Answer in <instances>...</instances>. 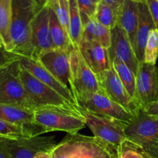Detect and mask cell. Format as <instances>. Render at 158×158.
<instances>
[{
	"instance_id": "obj_1",
	"label": "cell",
	"mask_w": 158,
	"mask_h": 158,
	"mask_svg": "<svg viewBox=\"0 0 158 158\" xmlns=\"http://www.w3.org/2000/svg\"><path fill=\"white\" fill-rule=\"evenodd\" d=\"M45 2L40 0H12L10 38L11 53L33 58L31 30L34 18Z\"/></svg>"
},
{
	"instance_id": "obj_2",
	"label": "cell",
	"mask_w": 158,
	"mask_h": 158,
	"mask_svg": "<svg viewBox=\"0 0 158 158\" xmlns=\"http://www.w3.org/2000/svg\"><path fill=\"white\" fill-rule=\"evenodd\" d=\"M120 148L96 137L67 135L56 145L52 158H119Z\"/></svg>"
},
{
	"instance_id": "obj_3",
	"label": "cell",
	"mask_w": 158,
	"mask_h": 158,
	"mask_svg": "<svg viewBox=\"0 0 158 158\" xmlns=\"http://www.w3.org/2000/svg\"><path fill=\"white\" fill-rule=\"evenodd\" d=\"M35 123L47 131L77 134L85 127L86 121L79 108L47 106L33 110Z\"/></svg>"
},
{
	"instance_id": "obj_4",
	"label": "cell",
	"mask_w": 158,
	"mask_h": 158,
	"mask_svg": "<svg viewBox=\"0 0 158 158\" xmlns=\"http://www.w3.org/2000/svg\"><path fill=\"white\" fill-rule=\"evenodd\" d=\"M127 139L140 146L151 158H158V117L148 115L142 107L125 128Z\"/></svg>"
},
{
	"instance_id": "obj_5",
	"label": "cell",
	"mask_w": 158,
	"mask_h": 158,
	"mask_svg": "<svg viewBox=\"0 0 158 158\" xmlns=\"http://www.w3.org/2000/svg\"><path fill=\"white\" fill-rule=\"evenodd\" d=\"M20 70L19 56H15L0 66V104L32 110L22 82Z\"/></svg>"
},
{
	"instance_id": "obj_6",
	"label": "cell",
	"mask_w": 158,
	"mask_h": 158,
	"mask_svg": "<svg viewBox=\"0 0 158 158\" xmlns=\"http://www.w3.org/2000/svg\"><path fill=\"white\" fill-rule=\"evenodd\" d=\"M20 76L32 110L35 108L47 106L79 108L77 105L70 103L56 91L42 83L23 66H21Z\"/></svg>"
},
{
	"instance_id": "obj_7",
	"label": "cell",
	"mask_w": 158,
	"mask_h": 158,
	"mask_svg": "<svg viewBox=\"0 0 158 158\" xmlns=\"http://www.w3.org/2000/svg\"><path fill=\"white\" fill-rule=\"evenodd\" d=\"M79 110L84 117L86 125L92 131L94 137L119 148L125 140H127L125 134L127 123L91 112L80 106Z\"/></svg>"
},
{
	"instance_id": "obj_8",
	"label": "cell",
	"mask_w": 158,
	"mask_h": 158,
	"mask_svg": "<svg viewBox=\"0 0 158 158\" xmlns=\"http://www.w3.org/2000/svg\"><path fill=\"white\" fill-rule=\"evenodd\" d=\"M72 92L77 97L94 94L100 89L97 76L86 64L80 48L73 47L69 52ZM77 102V100H76Z\"/></svg>"
},
{
	"instance_id": "obj_9",
	"label": "cell",
	"mask_w": 158,
	"mask_h": 158,
	"mask_svg": "<svg viewBox=\"0 0 158 158\" xmlns=\"http://www.w3.org/2000/svg\"><path fill=\"white\" fill-rule=\"evenodd\" d=\"M76 100L80 107L91 112L112 117L127 123H131L134 120V114L133 113L110 100L101 88L94 94L77 97Z\"/></svg>"
},
{
	"instance_id": "obj_10",
	"label": "cell",
	"mask_w": 158,
	"mask_h": 158,
	"mask_svg": "<svg viewBox=\"0 0 158 158\" xmlns=\"http://www.w3.org/2000/svg\"><path fill=\"white\" fill-rule=\"evenodd\" d=\"M56 144L54 136H35L0 141V146L11 158H33L40 152L52 151Z\"/></svg>"
},
{
	"instance_id": "obj_11",
	"label": "cell",
	"mask_w": 158,
	"mask_h": 158,
	"mask_svg": "<svg viewBox=\"0 0 158 158\" xmlns=\"http://www.w3.org/2000/svg\"><path fill=\"white\" fill-rule=\"evenodd\" d=\"M135 100L141 107L158 101V67L145 62L139 63L136 73Z\"/></svg>"
},
{
	"instance_id": "obj_12",
	"label": "cell",
	"mask_w": 158,
	"mask_h": 158,
	"mask_svg": "<svg viewBox=\"0 0 158 158\" xmlns=\"http://www.w3.org/2000/svg\"><path fill=\"white\" fill-rule=\"evenodd\" d=\"M97 78L102 90L113 101L134 114L141 107L127 92L113 66L108 70L97 75Z\"/></svg>"
},
{
	"instance_id": "obj_13",
	"label": "cell",
	"mask_w": 158,
	"mask_h": 158,
	"mask_svg": "<svg viewBox=\"0 0 158 158\" xmlns=\"http://www.w3.org/2000/svg\"><path fill=\"white\" fill-rule=\"evenodd\" d=\"M50 8L44 3L34 18L31 30V43L33 58L37 59L45 52L54 49L49 29Z\"/></svg>"
},
{
	"instance_id": "obj_14",
	"label": "cell",
	"mask_w": 158,
	"mask_h": 158,
	"mask_svg": "<svg viewBox=\"0 0 158 158\" xmlns=\"http://www.w3.org/2000/svg\"><path fill=\"white\" fill-rule=\"evenodd\" d=\"M69 52L70 50L54 49L42 54L37 60L59 81L72 91Z\"/></svg>"
},
{
	"instance_id": "obj_15",
	"label": "cell",
	"mask_w": 158,
	"mask_h": 158,
	"mask_svg": "<svg viewBox=\"0 0 158 158\" xmlns=\"http://www.w3.org/2000/svg\"><path fill=\"white\" fill-rule=\"evenodd\" d=\"M110 59H119L125 63L134 74L137 73L140 62L137 59L131 41L124 31L117 24L111 29V45L108 49Z\"/></svg>"
},
{
	"instance_id": "obj_16",
	"label": "cell",
	"mask_w": 158,
	"mask_h": 158,
	"mask_svg": "<svg viewBox=\"0 0 158 158\" xmlns=\"http://www.w3.org/2000/svg\"><path fill=\"white\" fill-rule=\"evenodd\" d=\"M20 64L28 72L30 73L32 76L38 79L39 80L46 84L49 87L52 88L58 94L63 96L65 99L69 100L70 103L77 105L75 97L72 91L59 81L40 61L35 59L29 58V57H20ZM78 106V105H77Z\"/></svg>"
},
{
	"instance_id": "obj_17",
	"label": "cell",
	"mask_w": 158,
	"mask_h": 158,
	"mask_svg": "<svg viewBox=\"0 0 158 158\" xmlns=\"http://www.w3.org/2000/svg\"><path fill=\"white\" fill-rule=\"evenodd\" d=\"M80 51L86 64L97 76L112 67L108 49L100 43L81 41Z\"/></svg>"
},
{
	"instance_id": "obj_18",
	"label": "cell",
	"mask_w": 158,
	"mask_h": 158,
	"mask_svg": "<svg viewBox=\"0 0 158 158\" xmlns=\"http://www.w3.org/2000/svg\"><path fill=\"white\" fill-rule=\"evenodd\" d=\"M139 20L134 49L140 63L144 62V52L150 32L156 29L147 2H139Z\"/></svg>"
},
{
	"instance_id": "obj_19",
	"label": "cell",
	"mask_w": 158,
	"mask_h": 158,
	"mask_svg": "<svg viewBox=\"0 0 158 158\" xmlns=\"http://www.w3.org/2000/svg\"><path fill=\"white\" fill-rule=\"evenodd\" d=\"M139 2L134 0H125L119 9L117 25L123 29L132 44L135 43L139 20Z\"/></svg>"
},
{
	"instance_id": "obj_20",
	"label": "cell",
	"mask_w": 158,
	"mask_h": 158,
	"mask_svg": "<svg viewBox=\"0 0 158 158\" xmlns=\"http://www.w3.org/2000/svg\"><path fill=\"white\" fill-rule=\"evenodd\" d=\"M0 120L29 127L43 130L46 133H48L44 127L35 123L33 110L27 108L0 104Z\"/></svg>"
},
{
	"instance_id": "obj_21",
	"label": "cell",
	"mask_w": 158,
	"mask_h": 158,
	"mask_svg": "<svg viewBox=\"0 0 158 158\" xmlns=\"http://www.w3.org/2000/svg\"><path fill=\"white\" fill-rule=\"evenodd\" d=\"M81 41L96 42L108 49L111 45V30L93 17L83 26Z\"/></svg>"
},
{
	"instance_id": "obj_22",
	"label": "cell",
	"mask_w": 158,
	"mask_h": 158,
	"mask_svg": "<svg viewBox=\"0 0 158 158\" xmlns=\"http://www.w3.org/2000/svg\"><path fill=\"white\" fill-rule=\"evenodd\" d=\"M12 6V0H0V44L9 53H11L12 50L10 38Z\"/></svg>"
},
{
	"instance_id": "obj_23",
	"label": "cell",
	"mask_w": 158,
	"mask_h": 158,
	"mask_svg": "<svg viewBox=\"0 0 158 158\" xmlns=\"http://www.w3.org/2000/svg\"><path fill=\"white\" fill-rule=\"evenodd\" d=\"M43 130L35 129L0 120V141L7 139L32 137L45 134Z\"/></svg>"
},
{
	"instance_id": "obj_24",
	"label": "cell",
	"mask_w": 158,
	"mask_h": 158,
	"mask_svg": "<svg viewBox=\"0 0 158 158\" xmlns=\"http://www.w3.org/2000/svg\"><path fill=\"white\" fill-rule=\"evenodd\" d=\"M69 38L73 47L80 48L82 40L83 26L82 23L80 9L77 0H69Z\"/></svg>"
},
{
	"instance_id": "obj_25",
	"label": "cell",
	"mask_w": 158,
	"mask_h": 158,
	"mask_svg": "<svg viewBox=\"0 0 158 158\" xmlns=\"http://www.w3.org/2000/svg\"><path fill=\"white\" fill-rule=\"evenodd\" d=\"M49 29L54 49L70 50L72 45L69 35L62 26L54 11L51 9L49 15Z\"/></svg>"
},
{
	"instance_id": "obj_26",
	"label": "cell",
	"mask_w": 158,
	"mask_h": 158,
	"mask_svg": "<svg viewBox=\"0 0 158 158\" xmlns=\"http://www.w3.org/2000/svg\"><path fill=\"white\" fill-rule=\"evenodd\" d=\"M111 63L124 87L130 95L135 100L136 75L123 62L119 59H114Z\"/></svg>"
},
{
	"instance_id": "obj_27",
	"label": "cell",
	"mask_w": 158,
	"mask_h": 158,
	"mask_svg": "<svg viewBox=\"0 0 158 158\" xmlns=\"http://www.w3.org/2000/svg\"><path fill=\"white\" fill-rule=\"evenodd\" d=\"M119 9L112 7L102 2H99L96 7L94 18L100 24L111 30L117 24Z\"/></svg>"
},
{
	"instance_id": "obj_28",
	"label": "cell",
	"mask_w": 158,
	"mask_h": 158,
	"mask_svg": "<svg viewBox=\"0 0 158 158\" xmlns=\"http://www.w3.org/2000/svg\"><path fill=\"white\" fill-rule=\"evenodd\" d=\"M45 3L56 15L59 21L69 35V0H45Z\"/></svg>"
},
{
	"instance_id": "obj_29",
	"label": "cell",
	"mask_w": 158,
	"mask_h": 158,
	"mask_svg": "<svg viewBox=\"0 0 158 158\" xmlns=\"http://www.w3.org/2000/svg\"><path fill=\"white\" fill-rule=\"evenodd\" d=\"M158 59V31L153 29L150 32L144 52V62L156 65Z\"/></svg>"
},
{
	"instance_id": "obj_30",
	"label": "cell",
	"mask_w": 158,
	"mask_h": 158,
	"mask_svg": "<svg viewBox=\"0 0 158 158\" xmlns=\"http://www.w3.org/2000/svg\"><path fill=\"white\" fill-rule=\"evenodd\" d=\"M119 158H151L136 143L126 140L121 146L119 151Z\"/></svg>"
},
{
	"instance_id": "obj_31",
	"label": "cell",
	"mask_w": 158,
	"mask_h": 158,
	"mask_svg": "<svg viewBox=\"0 0 158 158\" xmlns=\"http://www.w3.org/2000/svg\"><path fill=\"white\" fill-rule=\"evenodd\" d=\"M80 15H81L82 23L84 26L89 19L94 16L97 5L93 0H77Z\"/></svg>"
},
{
	"instance_id": "obj_32",
	"label": "cell",
	"mask_w": 158,
	"mask_h": 158,
	"mask_svg": "<svg viewBox=\"0 0 158 158\" xmlns=\"http://www.w3.org/2000/svg\"><path fill=\"white\" fill-rule=\"evenodd\" d=\"M146 2L154 19L156 29L158 31V2L157 0H146Z\"/></svg>"
},
{
	"instance_id": "obj_33",
	"label": "cell",
	"mask_w": 158,
	"mask_h": 158,
	"mask_svg": "<svg viewBox=\"0 0 158 158\" xmlns=\"http://www.w3.org/2000/svg\"><path fill=\"white\" fill-rule=\"evenodd\" d=\"M146 114L148 115L154 116V117H158V101L153 102V103H149L147 106L142 107Z\"/></svg>"
},
{
	"instance_id": "obj_34",
	"label": "cell",
	"mask_w": 158,
	"mask_h": 158,
	"mask_svg": "<svg viewBox=\"0 0 158 158\" xmlns=\"http://www.w3.org/2000/svg\"><path fill=\"white\" fill-rule=\"evenodd\" d=\"M15 56H16L9 53V52H6V50H4L2 46L0 44V66H3V65H5L6 63H7L8 62H9L11 60L15 58Z\"/></svg>"
},
{
	"instance_id": "obj_35",
	"label": "cell",
	"mask_w": 158,
	"mask_h": 158,
	"mask_svg": "<svg viewBox=\"0 0 158 158\" xmlns=\"http://www.w3.org/2000/svg\"><path fill=\"white\" fill-rule=\"evenodd\" d=\"M125 0H100V2H102L103 3L109 5V6H112V7L117 8L119 9L120 6H122Z\"/></svg>"
},
{
	"instance_id": "obj_36",
	"label": "cell",
	"mask_w": 158,
	"mask_h": 158,
	"mask_svg": "<svg viewBox=\"0 0 158 158\" xmlns=\"http://www.w3.org/2000/svg\"><path fill=\"white\" fill-rule=\"evenodd\" d=\"M33 158H52V154H51V151L40 152L37 154Z\"/></svg>"
},
{
	"instance_id": "obj_37",
	"label": "cell",
	"mask_w": 158,
	"mask_h": 158,
	"mask_svg": "<svg viewBox=\"0 0 158 158\" xmlns=\"http://www.w3.org/2000/svg\"><path fill=\"white\" fill-rule=\"evenodd\" d=\"M0 158H11L7 152L0 146Z\"/></svg>"
},
{
	"instance_id": "obj_38",
	"label": "cell",
	"mask_w": 158,
	"mask_h": 158,
	"mask_svg": "<svg viewBox=\"0 0 158 158\" xmlns=\"http://www.w3.org/2000/svg\"><path fill=\"white\" fill-rule=\"evenodd\" d=\"M134 1L137 2H146V0H134Z\"/></svg>"
},
{
	"instance_id": "obj_39",
	"label": "cell",
	"mask_w": 158,
	"mask_h": 158,
	"mask_svg": "<svg viewBox=\"0 0 158 158\" xmlns=\"http://www.w3.org/2000/svg\"><path fill=\"white\" fill-rule=\"evenodd\" d=\"M93 1L94 2V3H95L96 5H97V3H98L99 2H100V0H93Z\"/></svg>"
},
{
	"instance_id": "obj_40",
	"label": "cell",
	"mask_w": 158,
	"mask_h": 158,
	"mask_svg": "<svg viewBox=\"0 0 158 158\" xmlns=\"http://www.w3.org/2000/svg\"><path fill=\"white\" fill-rule=\"evenodd\" d=\"M40 1H41L42 2H45V0H40Z\"/></svg>"
},
{
	"instance_id": "obj_41",
	"label": "cell",
	"mask_w": 158,
	"mask_h": 158,
	"mask_svg": "<svg viewBox=\"0 0 158 158\" xmlns=\"http://www.w3.org/2000/svg\"><path fill=\"white\" fill-rule=\"evenodd\" d=\"M157 2H158V0H157Z\"/></svg>"
}]
</instances>
